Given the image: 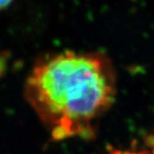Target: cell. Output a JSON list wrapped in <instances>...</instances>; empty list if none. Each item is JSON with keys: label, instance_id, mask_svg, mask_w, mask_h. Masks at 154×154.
Instances as JSON below:
<instances>
[{"label": "cell", "instance_id": "5b68a950", "mask_svg": "<svg viewBox=\"0 0 154 154\" xmlns=\"http://www.w3.org/2000/svg\"><path fill=\"white\" fill-rule=\"evenodd\" d=\"M144 144L149 147V148H151L154 149V135L153 134H150V135H147L145 136L144 137Z\"/></svg>", "mask_w": 154, "mask_h": 154}, {"label": "cell", "instance_id": "6da1fadb", "mask_svg": "<svg viewBox=\"0 0 154 154\" xmlns=\"http://www.w3.org/2000/svg\"><path fill=\"white\" fill-rule=\"evenodd\" d=\"M100 69L98 59L72 52L60 55L39 67L35 73L43 76L41 83L49 97V111L63 109L64 115L72 120L94 116L109 98V88L104 85L103 79L98 78Z\"/></svg>", "mask_w": 154, "mask_h": 154}, {"label": "cell", "instance_id": "8992f818", "mask_svg": "<svg viewBox=\"0 0 154 154\" xmlns=\"http://www.w3.org/2000/svg\"><path fill=\"white\" fill-rule=\"evenodd\" d=\"M124 154H151L148 150H141L139 152H130V151H125Z\"/></svg>", "mask_w": 154, "mask_h": 154}, {"label": "cell", "instance_id": "52a82bcc", "mask_svg": "<svg viewBox=\"0 0 154 154\" xmlns=\"http://www.w3.org/2000/svg\"><path fill=\"white\" fill-rule=\"evenodd\" d=\"M10 1L11 0H0V9L7 7L10 3Z\"/></svg>", "mask_w": 154, "mask_h": 154}, {"label": "cell", "instance_id": "ba28073f", "mask_svg": "<svg viewBox=\"0 0 154 154\" xmlns=\"http://www.w3.org/2000/svg\"><path fill=\"white\" fill-rule=\"evenodd\" d=\"M109 154H124V153H123L122 151H119V150H114V149H113V150H112L111 153H109Z\"/></svg>", "mask_w": 154, "mask_h": 154}, {"label": "cell", "instance_id": "9c48e42d", "mask_svg": "<svg viewBox=\"0 0 154 154\" xmlns=\"http://www.w3.org/2000/svg\"><path fill=\"white\" fill-rule=\"evenodd\" d=\"M152 153H153V154H154V149H153V151H152Z\"/></svg>", "mask_w": 154, "mask_h": 154}, {"label": "cell", "instance_id": "277c9868", "mask_svg": "<svg viewBox=\"0 0 154 154\" xmlns=\"http://www.w3.org/2000/svg\"><path fill=\"white\" fill-rule=\"evenodd\" d=\"M7 60H8V56L6 54L0 55V78L3 77L7 70Z\"/></svg>", "mask_w": 154, "mask_h": 154}, {"label": "cell", "instance_id": "3957f363", "mask_svg": "<svg viewBox=\"0 0 154 154\" xmlns=\"http://www.w3.org/2000/svg\"><path fill=\"white\" fill-rule=\"evenodd\" d=\"M78 136L85 141H92L96 138V134L89 124L82 125L78 129Z\"/></svg>", "mask_w": 154, "mask_h": 154}, {"label": "cell", "instance_id": "7a4b0ae2", "mask_svg": "<svg viewBox=\"0 0 154 154\" xmlns=\"http://www.w3.org/2000/svg\"><path fill=\"white\" fill-rule=\"evenodd\" d=\"M72 134L71 132L66 130L60 125H57L56 126H54L51 131V138L54 141H61V140H64L65 138L72 137Z\"/></svg>", "mask_w": 154, "mask_h": 154}]
</instances>
